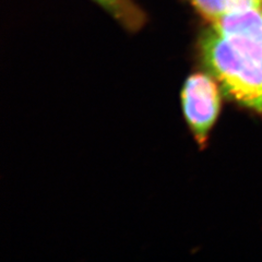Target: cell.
I'll list each match as a JSON object with an SVG mask.
<instances>
[{"mask_svg":"<svg viewBox=\"0 0 262 262\" xmlns=\"http://www.w3.org/2000/svg\"><path fill=\"white\" fill-rule=\"evenodd\" d=\"M200 53L228 96L262 113V7L211 22Z\"/></svg>","mask_w":262,"mask_h":262,"instance_id":"6da1fadb","label":"cell"},{"mask_svg":"<svg viewBox=\"0 0 262 262\" xmlns=\"http://www.w3.org/2000/svg\"><path fill=\"white\" fill-rule=\"evenodd\" d=\"M182 100L188 125L195 140L202 145L220 112V94L215 81L204 73H194L186 81Z\"/></svg>","mask_w":262,"mask_h":262,"instance_id":"7a4b0ae2","label":"cell"},{"mask_svg":"<svg viewBox=\"0 0 262 262\" xmlns=\"http://www.w3.org/2000/svg\"><path fill=\"white\" fill-rule=\"evenodd\" d=\"M190 2L210 23L227 14L262 7V0H190Z\"/></svg>","mask_w":262,"mask_h":262,"instance_id":"3957f363","label":"cell"},{"mask_svg":"<svg viewBox=\"0 0 262 262\" xmlns=\"http://www.w3.org/2000/svg\"><path fill=\"white\" fill-rule=\"evenodd\" d=\"M130 31L140 29L145 21L142 10L133 0H93Z\"/></svg>","mask_w":262,"mask_h":262,"instance_id":"277c9868","label":"cell"}]
</instances>
